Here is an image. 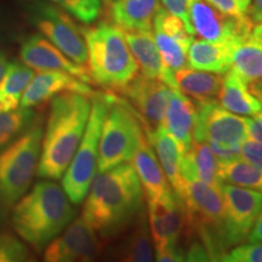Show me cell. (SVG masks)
Here are the masks:
<instances>
[{
	"label": "cell",
	"mask_w": 262,
	"mask_h": 262,
	"mask_svg": "<svg viewBox=\"0 0 262 262\" xmlns=\"http://www.w3.org/2000/svg\"><path fill=\"white\" fill-rule=\"evenodd\" d=\"M249 38L262 47V22H258V24H255L253 26V29H251Z\"/></svg>",
	"instance_id": "42"
},
{
	"label": "cell",
	"mask_w": 262,
	"mask_h": 262,
	"mask_svg": "<svg viewBox=\"0 0 262 262\" xmlns=\"http://www.w3.org/2000/svg\"><path fill=\"white\" fill-rule=\"evenodd\" d=\"M89 97L78 93H63L51 98L37 170L39 179H62L89 120Z\"/></svg>",
	"instance_id": "2"
},
{
	"label": "cell",
	"mask_w": 262,
	"mask_h": 262,
	"mask_svg": "<svg viewBox=\"0 0 262 262\" xmlns=\"http://www.w3.org/2000/svg\"><path fill=\"white\" fill-rule=\"evenodd\" d=\"M52 4L67 12L83 25H94L102 15L101 0H50Z\"/></svg>",
	"instance_id": "32"
},
{
	"label": "cell",
	"mask_w": 262,
	"mask_h": 262,
	"mask_svg": "<svg viewBox=\"0 0 262 262\" xmlns=\"http://www.w3.org/2000/svg\"><path fill=\"white\" fill-rule=\"evenodd\" d=\"M148 225L156 250L169 245L185 248L188 238V222L185 209L175 191L157 202H147Z\"/></svg>",
	"instance_id": "12"
},
{
	"label": "cell",
	"mask_w": 262,
	"mask_h": 262,
	"mask_svg": "<svg viewBox=\"0 0 262 262\" xmlns=\"http://www.w3.org/2000/svg\"><path fill=\"white\" fill-rule=\"evenodd\" d=\"M152 32L162 60L169 71L173 73L188 67V49L193 35L178 16L159 6L153 18Z\"/></svg>",
	"instance_id": "14"
},
{
	"label": "cell",
	"mask_w": 262,
	"mask_h": 262,
	"mask_svg": "<svg viewBox=\"0 0 262 262\" xmlns=\"http://www.w3.org/2000/svg\"><path fill=\"white\" fill-rule=\"evenodd\" d=\"M235 40L214 42L193 39L188 49V66L193 70L224 74L231 68V52Z\"/></svg>",
	"instance_id": "25"
},
{
	"label": "cell",
	"mask_w": 262,
	"mask_h": 262,
	"mask_svg": "<svg viewBox=\"0 0 262 262\" xmlns=\"http://www.w3.org/2000/svg\"><path fill=\"white\" fill-rule=\"evenodd\" d=\"M172 89L163 81L137 74L124 89L119 91L124 100L139 116L143 131L148 133L163 125Z\"/></svg>",
	"instance_id": "10"
},
{
	"label": "cell",
	"mask_w": 262,
	"mask_h": 262,
	"mask_svg": "<svg viewBox=\"0 0 262 262\" xmlns=\"http://www.w3.org/2000/svg\"><path fill=\"white\" fill-rule=\"evenodd\" d=\"M245 83L251 85L262 79V47L250 38L234 41L231 52V68Z\"/></svg>",
	"instance_id": "28"
},
{
	"label": "cell",
	"mask_w": 262,
	"mask_h": 262,
	"mask_svg": "<svg viewBox=\"0 0 262 262\" xmlns=\"http://www.w3.org/2000/svg\"><path fill=\"white\" fill-rule=\"evenodd\" d=\"M250 2L251 0H237L239 9H241V11L243 12V14H247L249 5H250Z\"/></svg>",
	"instance_id": "45"
},
{
	"label": "cell",
	"mask_w": 262,
	"mask_h": 262,
	"mask_svg": "<svg viewBox=\"0 0 262 262\" xmlns=\"http://www.w3.org/2000/svg\"><path fill=\"white\" fill-rule=\"evenodd\" d=\"M189 22L194 34L214 42L248 38L254 26L248 15L232 17L212 8L205 0H191Z\"/></svg>",
	"instance_id": "13"
},
{
	"label": "cell",
	"mask_w": 262,
	"mask_h": 262,
	"mask_svg": "<svg viewBox=\"0 0 262 262\" xmlns=\"http://www.w3.org/2000/svg\"><path fill=\"white\" fill-rule=\"evenodd\" d=\"M247 137L244 117L228 112L217 102L198 106L194 141H215L222 145L241 146Z\"/></svg>",
	"instance_id": "15"
},
{
	"label": "cell",
	"mask_w": 262,
	"mask_h": 262,
	"mask_svg": "<svg viewBox=\"0 0 262 262\" xmlns=\"http://www.w3.org/2000/svg\"><path fill=\"white\" fill-rule=\"evenodd\" d=\"M196 104L191 98L173 90L164 118L163 126L178 143L181 155L191 148L194 141Z\"/></svg>",
	"instance_id": "20"
},
{
	"label": "cell",
	"mask_w": 262,
	"mask_h": 262,
	"mask_svg": "<svg viewBox=\"0 0 262 262\" xmlns=\"http://www.w3.org/2000/svg\"><path fill=\"white\" fill-rule=\"evenodd\" d=\"M210 147L212 153L216 157L219 163H227L231 160L242 158L241 157V146L222 145V143L215 142V141H206Z\"/></svg>",
	"instance_id": "37"
},
{
	"label": "cell",
	"mask_w": 262,
	"mask_h": 262,
	"mask_svg": "<svg viewBox=\"0 0 262 262\" xmlns=\"http://www.w3.org/2000/svg\"><path fill=\"white\" fill-rule=\"evenodd\" d=\"M173 78L178 91L191 98L198 106L217 102L222 74L185 67L173 72Z\"/></svg>",
	"instance_id": "22"
},
{
	"label": "cell",
	"mask_w": 262,
	"mask_h": 262,
	"mask_svg": "<svg viewBox=\"0 0 262 262\" xmlns=\"http://www.w3.org/2000/svg\"><path fill=\"white\" fill-rule=\"evenodd\" d=\"M180 172L181 176H194L199 181L219 189L224 183L219 175L217 159L204 141H193L191 148L181 156Z\"/></svg>",
	"instance_id": "26"
},
{
	"label": "cell",
	"mask_w": 262,
	"mask_h": 262,
	"mask_svg": "<svg viewBox=\"0 0 262 262\" xmlns=\"http://www.w3.org/2000/svg\"><path fill=\"white\" fill-rule=\"evenodd\" d=\"M247 15L253 21V24L262 22V0H251Z\"/></svg>",
	"instance_id": "41"
},
{
	"label": "cell",
	"mask_w": 262,
	"mask_h": 262,
	"mask_svg": "<svg viewBox=\"0 0 262 262\" xmlns=\"http://www.w3.org/2000/svg\"><path fill=\"white\" fill-rule=\"evenodd\" d=\"M106 241L98 235L83 216L70 225L47 245L44 261L75 262L94 261L103 251Z\"/></svg>",
	"instance_id": "9"
},
{
	"label": "cell",
	"mask_w": 262,
	"mask_h": 262,
	"mask_svg": "<svg viewBox=\"0 0 262 262\" xmlns=\"http://www.w3.org/2000/svg\"><path fill=\"white\" fill-rule=\"evenodd\" d=\"M205 2L222 14L232 16V17H243L247 15L241 11L237 0H205Z\"/></svg>",
	"instance_id": "39"
},
{
	"label": "cell",
	"mask_w": 262,
	"mask_h": 262,
	"mask_svg": "<svg viewBox=\"0 0 262 262\" xmlns=\"http://www.w3.org/2000/svg\"><path fill=\"white\" fill-rule=\"evenodd\" d=\"M124 32V31H123ZM131 54L135 58L141 74L163 81L172 90L176 89L173 73L165 67L157 48L152 31L124 32Z\"/></svg>",
	"instance_id": "19"
},
{
	"label": "cell",
	"mask_w": 262,
	"mask_h": 262,
	"mask_svg": "<svg viewBox=\"0 0 262 262\" xmlns=\"http://www.w3.org/2000/svg\"><path fill=\"white\" fill-rule=\"evenodd\" d=\"M29 260L26 245L8 232H0V262H25Z\"/></svg>",
	"instance_id": "33"
},
{
	"label": "cell",
	"mask_w": 262,
	"mask_h": 262,
	"mask_svg": "<svg viewBox=\"0 0 262 262\" xmlns=\"http://www.w3.org/2000/svg\"><path fill=\"white\" fill-rule=\"evenodd\" d=\"M142 133V124L134 108L116 95L101 130L98 171H106L119 164L131 162Z\"/></svg>",
	"instance_id": "7"
},
{
	"label": "cell",
	"mask_w": 262,
	"mask_h": 262,
	"mask_svg": "<svg viewBox=\"0 0 262 262\" xmlns=\"http://www.w3.org/2000/svg\"><path fill=\"white\" fill-rule=\"evenodd\" d=\"M114 96L116 94L111 91L93 95L90 116L84 135L75 150L73 159L62 176V188L74 205L84 202L97 173L101 130Z\"/></svg>",
	"instance_id": "6"
},
{
	"label": "cell",
	"mask_w": 262,
	"mask_h": 262,
	"mask_svg": "<svg viewBox=\"0 0 262 262\" xmlns=\"http://www.w3.org/2000/svg\"><path fill=\"white\" fill-rule=\"evenodd\" d=\"M28 18L49 41L75 63H88V50L81 28L67 12L45 0H29Z\"/></svg>",
	"instance_id": "8"
},
{
	"label": "cell",
	"mask_w": 262,
	"mask_h": 262,
	"mask_svg": "<svg viewBox=\"0 0 262 262\" xmlns=\"http://www.w3.org/2000/svg\"><path fill=\"white\" fill-rule=\"evenodd\" d=\"M145 134L153 149L156 150L157 158H158V162L170 186L176 192L182 182V176L180 172V162H181L182 155L180 152L178 143L163 125Z\"/></svg>",
	"instance_id": "27"
},
{
	"label": "cell",
	"mask_w": 262,
	"mask_h": 262,
	"mask_svg": "<svg viewBox=\"0 0 262 262\" xmlns=\"http://www.w3.org/2000/svg\"><path fill=\"white\" fill-rule=\"evenodd\" d=\"M163 8L169 11L170 14L178 16V17L186 26L189 34L194 35L193 33L191 22H189V5L191 0H162Z\"/></svg>",
	"instance_id": "35"
},
{
	"label": "cell",
	"mask_w": 262,
	"mask_h": 262,
	"mask_svg": "<svg viewBox=\"0 0 262 262\" xmlns=\"http://www.w3.org/2000/svg\"><path fill=\"white\" fill-rule=\"evenodd\" d=\"M119 235L120 242L113 249V257L123 262H152L155 260L148 215L143 209Z\"/></svg>",
	"instance_id": "21"
},
{
	"label": "cell",
	"mask_w": 262,
	"mask_h": 262,
	"mask_svg": "<svg viewBox=\"0 0 262 262\" xmlns=\"http://www.w3.org/2000/svg\"><path fill=\"white\" fill-rule=\"evenodd\" d=\"M143 195L134 166L119 164L96 173L81 216L103 241L119 237L145 209Z\"/></svg>",
	"instance_id": "1"
},
{
	"label": "cell",
	"mask_w": 262,
	"mask_h": 262,
	"mask_svg": "<svg viewBox=\"0 0 262 262\" xmlns=\"http://www.w3.org/2000/svg\"><path fill=\"white\" fill-rule=\"evenodd\" d=\"M258 98H260V97H258ZM261 103H262V98H261Z\"/></svg>",
	"instance_id": "47"
},
{
	"label": "cell",
	"mask_w": 262,
	"mask_h": 262,
	"mask_svg": "<svg viewBox=\"0 0 262 262\" xmlns=\"http://www.w3.org/2000/svg\"><path fill=\"white\" fill-rule=\"evenodd\" d=\"M63 93H78L91 96L95 91L74 75L57 71H44L34 75L21 98V107L34 108Z\"/></svg>",
	"instance_id": "17"
},
{
	"label": "cell",
	"mask_w": 262,
	"mask_h": 262,
	"mask_svg": "<svg viewBox=\"0 0 262 262\" xmlns=\"http://www.w3.org/2000/svg\"><path fill=\"white\" fill-rule=\"evenodd\" d=\"M247 241L250 242V243H262V208L258 212L256 221H255Z\"/></svg>",
	"instance_id": "40"
},
{
	"label": "cell",
	"mask_w": 262,
	"mask_h": 262,
	"mask_svg": "<svg viewBox=\"0 0 262 262\" xmlns=\"http://www.w3.org/2000/svg\"><path fill=\"white\" fill-rule=\"evenodd\" d=\"M250 90L254 95H256L257 97L262 98V79L258 80L257 83L250 85Z\"/></svg>",
	"instance_id": "44"
},
{
	"label": "cell",
	"mask_w": 262,
	"mask_h": 262,
	"mask_svg": "<svg viewBox=\"0 0 262 262\" xmlns=\"http://www.w3.org/2000/svg\"><path fill=\"white\" fill-rule=\"evenodd\" d=\"M159 0H113L108 8L111 22L124 32L152 31Z\"/></svg>",
	"instance_id": "23"
},
{
	"label": "cell",
	"mask_w": 262,
	"mask_h": 262,
	"mask_svg": "<svg viewBox=\"0 0 262 262\" xmlns=\"http://www.w3.org/2000/svg\"><path fill=\"white\" fill-rule=\"evenodd\" d=\"M34 77V70L24 62H9L4 77L0 80V113L18 108L26 88Z\"/></svg>",
	"instance_id": "29"
},
{
	"label": "cell",
	"mask_w": 262,
	"mask_h": 262,
	"mask_svg": "<svg viewBox=\"0 0 262 262\" xmlns=\"http://www.w3.org/2000/svg\"><path fill=\"white\" fill-rule=\"evenodd\" d=\"M221 194L225 209L226 235L229 248L243 243L262 208V192L222 183Z\"/></svg>",
	"instance_id": "11"
},
{
	"label": "cell",
	"mask_w": 262,
	"mask_h": 262,
	"mask_svg": "<svg viewBox=\"0 0 262 262\" xmlns=\"http://www.w3.org/2000/svg\"><path fill=\"white\" fill-rule=\"evenodd\" d=\"M155 260L159 262L186 261V251L182 245H169L160 250H156Z\"/></svg>",
	"instance_id": "38"
},
{
	"label": "cell",
	"mask_w": 262,
	"mask_h": 262,
	"mask_svg": "<svg viewBox=\"0 0 262 262\" xmlns=\"http://www.w3.org/2000/svg\"><path fill=\"white\" fill-rule=\"evenodd\" d=\"M88 50L93 83L118 94L136 77L139 67L124 32L112 22H98L81 28Z\"/></svg>",
	"instance_id": "4"
},
{
	"label": "cell",
	"mask_w": 262,
	"mask_h": 262,
	"mask_svg": "<svg viewBox=\"0 0 262 262\" xmlns=\"http://www.w3.org/2000/svg\"><path fill=\"white\" fill-rule=\"evenodd\" d=\"M241 157L262 170V145L251 139H245L241 145Z\"/></svg>",
	"instance_id": "36"
},
{
	"label": "cell",
	"mask_w": 262,
	"mask_h": 262,
	"mask_svg": "<svg viewBox=\"0 0 262 262\" xmlns=\"http://www.w3.org/2000/svg\"><path fill=\"white\" fill-rule=\"evenodd\" d=\"M37 119L33 108H16L0 113V152L22 135Z\"/></svg>",
	"instance_id": "31"
},
{
	"label": "cell",
	"mask_w": 262,
	"mask_h": 262,
	"mask_svg": "<svg viewBox=\"0 0 262 262\" xmlns=\"http://www.w3.org/2000/svg\"><path fill=\"white\" fill-rule=\"evenodd\" d=\"M226 262H262V243L238 244L222 257Z\"/></svg>",
	"instance_id": "34"
},
{
	"label": "cell",
	"mask_w": 262,
	"mask_h": 262,
	"mask_svg": "<svg viewBox=\"0 0 262 262\" xmlns=\"http://www.w3.org/2000/svg\"><path fill=\"white\" fill-rule=\"evenodd\" d=\"M101 3H102V5L104 6V8L108 9L110 8V5L113 3V0H101Z\"/></svg>",
	"instance_id": "46"
},
{
	"label": "cell",
	"mask_w": 262,
	"mask_h": 262,
	"mask_svg": "<svg viewBox=\"0 0 262 262\" xmlns=\"http://www.w3.org/2000/svg\"><path fill=\"white\" fill-rule=\"evenodd\" d=\"M42 134V118L37 117L21 136L0 152V212L14 206L27 193L37 175Z\"/></svg>",
	"instance_id": "5"
},
{
	"label": "cell",
	"mask_w": 262,
	"mask_h": 262,
	"mask_svg": "<svg viewBox=\"0 0 262 262\" xmlns=\"http://www.w3.org/2000/svg\"><path fill=\"white\" fill-rule=\"evenodd\" d=\"M217 103L228 112L253 117L261 111V98L251 93L249 84L232 70L222 74V84Z\"/></svg>",
	"instance_id": "24"
},
{
	"label": "cell",
	"mask_w": 262,
	"mask_h": 262,
	"mask_svg": "<svg viewBox=\"0 0 262 262\" xmlns=\"http://www.w3.org/2000/svg\"><path fill=\"white\" fill-rule=\"evenodd\" d=\"M19 56L25 64L34 71L64 72L85 83L94 84L89 68L75 63L41 34H33L26 38L19 48Z\"/></svg>",
	"instance_id": "16"
},
{
	"label": "cell",
	"mask_w": 262,
	"mask_h": 262,
	"mask_svg": "<svg viewBox=\"0 0 262 262\" xmlns=\"http://www.w3.org/2000/svg\"><path fill=\"white\" fill-rule=\"evenodd\" d=\"M73 205L61 186L42 179L16 202L11 225L26 243L41 251L74 220L77 210Z\"/></svg>",
	"instance_id": "3"
},
{
	"label": "cell",
	"mask_w": 262,
	"mask_h": 262,
	"mask_svg": "<svg viewBox=\"0 0 262 262\" xmlns=\"http://www.w3.org/2000/svg\"><path fill=\"white\" fill-rule=\"evenodd\" d=\"M8 66H9L8 56H6L5 52H3L2 50H0V80H2V78L4 77Z\"/></svg>",
	"instance_id": "43"
},
{
	"label": "cell",
	"mask_w": 262,
	"mask_h": 262,
	"mask_svg": "<svg viewBox=\"0 0 262 262\" xmlns=\"http://www.w3.org/2000/svg\"><path fill=\"white\" fill-rule=\"evenodd\" d=\"M131 165L137 173L147 202L160 201L172 191L145 131L140 137L139 145L131 159Z\"/></svg>",
	"instance_id": "18"
},
{
	"label": "cell",
	"mask_w": 262,
	"mask_h": 262,
	"mask_svg": "<svg viewBox=\"0 0 262 262\" xmlns=\"http://www.w3.org/2000/svg\"><path fill=\"white\" fill-rule=\"evenodd\" d=\"M219 175L224 183L262 192V170L241 158L219 163Z\"/></svg>",
	"instance_id": "30"
}]
</instances>
